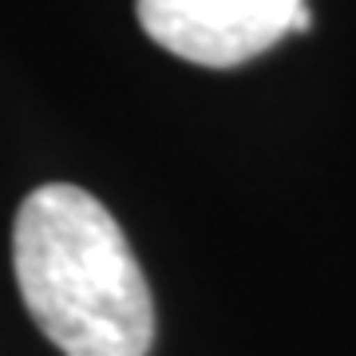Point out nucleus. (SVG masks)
Segmentation results:
<instances>
[{
	"label": "nucleus",
	"instance_id": "1",
	"mask_svg": "<svg viewBox=\"0 0 356 356\" xmlns=\"http://www.w3.org/2000/svg\"><path fill=\"white\" fill-rule=\"evenodd\" d=\"M16 285L32 321L64 356H147L154 301L111 210L79 186L48 182L13 229Z\"/></svg>",
	"mask_w": 356,
	"mask_h": 356
},
{
	"label": "nucleus",
	"instance_id": "2",
	"mask_svg": "<svg viewBox=\"0 0 356 356\" xmlns=\"http://www.w3.org/2000/svg\"><path fill=\"white\" fill-rule=\"evenodd\" d=\"M135 8L159 48L202 67H238L289 36L305 0H139Z\"/></svg>",
	"mask_w": 356,
	"mask_h": 356
}]
</instances>
